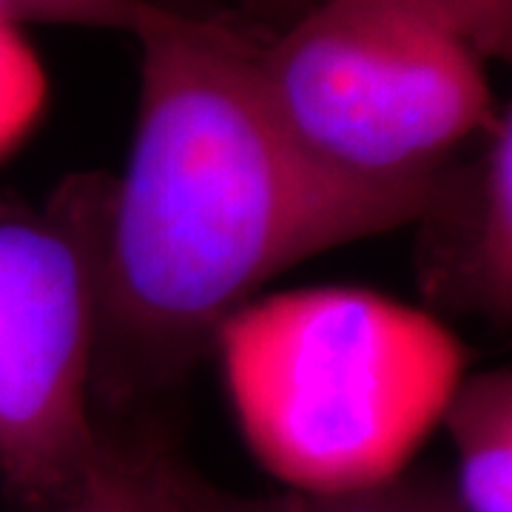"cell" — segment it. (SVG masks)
I'll return each mask as SVG.
<instances>
[{"label": "cell", "instance_id": "cell-3", "mask_svg": "<svg viewBox=\"0 0 512 512\" xmlns=\"http://www.w3.org/2000/svg\"><path fill=\"white\" fill-rule=\"evenodd\" d=\"M254 63L285 126L373 183L430 180L498 111L487 60L433 0H316Z\"/></svg>", "mask_w": 512, "mask_h": 512}, {"label": "cell", "instance_id": "cell-8", "mask_svg": "<svg viewBox=\"0 0 512 512\" xmlns=\"http://www.w3.org/2000/svg\"><path fill=\"white\" fill-rule=\"evenodd\" d=\"M171 467L174 456L163 447L109 433L80 490L46 512H177Z\"/></svg>", "mask_w": 512, "mask_h": 512}, {"label": "cell", "instance_id": "cell-5", "mask_svg": "<svg viewBox=\"0 0 512 512\" xmlns=\"http://www.w3.org/2000/svg\"><path fill=\"white\" fill-rule=\"evenodd\" d=\"M416 282L427 305L512 322V117H495L441 165L416 220Z\"/></svg>", "mask_w": 512, "mask_h": 512}, {"label": "cell", "instance_id": "cell-12", "mask_svg": "<svg viewBox=\"0 0 512 512\" xmlns=\"http://www.w3.org/2000/svg\"><path fill=\"white\" fill-rule=\"evenodd\" d=\"M248 9H254L265 18H276L291 23L293 18H299L308 6H313L316 0H242Z\"/></svg>", "mask_w": 512, "mask_h": 512}, {"label": "cell", "instance_id": "cell-4", "mask_svg": "<svg viewBox=\"0 0 512 512\" xmlns=\"http://www.w3.org/2000/svg\"><path fill=\"white\" fill-rule=\"evenodd\" d=\"M109 183L72 174L0 214V484L29 512L77 493L109 436L94 419Z\"/></svg>", "mask_w": 512, "mask_h": 512}, {"label": "cell", "instance_id": "cell-1", "mask_svg": "<svg viewBox=\"0 0 512 512\" xmlns=\"http://www.w3.org/2000/svg\"><path fill=\"white\" fill-rule=\"evenodd\" d=\"M140 40L137 120L109 183L94 399L180 379L222 322L293 265L416 220L430 180L373 183L274 109L254 43L177 15Z\"/></svg>", "mask_w": 512, "mask_h": 512}, {"label": "cell", "instance_id": "cell-6", "mask_svg": "<svg viewBox=\"0 0 512 512\" xmlns=\"http://www.w3.org/2000/svg\"><path fill=\"white\" fill-rule=\"evenodd\" d=\"M456 453L458 512H512V370L464 373L441 413Z\"/></svg>", "mask_w": 512, "mask_h": 512}, {"label": "cell", "instance_id": "cell-11", "mask_svg": "<svg viewBox=\"0 0 512 512\" xmlns=\"http://www.w3.org/2000/svg\"><path fill=\"white\" fill-rule=\"evenodd\" d=\"M473 40L484 60H510L512 0H433Z\"/></svg>", "mask_w": 512, "mask_h": 512}, {"label": "cell", "instance_id": "cell-7", "mask_svg": "<svg viewBox=\"0 0 512 512\" xmlns=\"http://www.w3.org/2000/svg\"><path fill=\"white\" fill-rule=\"evenodd\" d=\"M171 493L177 512H447L456 507L453 493L439 478L410 476L345 495H311L279 490L271 495H242L205 481L174 458Z\"/></svg>", "mask_w": 512, "mask_h": 512}, {"label": "cell", "instance_id": "cell-9", "mask_svg": "<svg viewBox=\"0 0 512 512\" xmlns=\"http://www.w3.org/2000/svg\"><path fill=\"white\" fill-rule=\"evenodd\" d=\"M180 12H171L151 0H0V20L15 26L49 23V26H80L106 29L143 37L168 26Z\"/></svg>", "mask_w": 512, "mask_h": 512}, {"label": "cell", "instance_id": "cell-2", "mask_svg": "<svg viewBox=\"0 0 512 512\" xmlns=\"http://www.w3.org/2000/svg\"><path fill=\"white\" fill-rule=\"evenodd\" d=\"M211 348L256 464L311 495L404 476L467 373L441 319L350 285L254 296Z\"/></svg>", "mask_w": 512, "mask_h": 512}, {"label": "cell", "instance_id": "cell-13", "mask_svg": "<svg viewBox=\"0 0 512 512\" xmlns=\"http://www.w3.org/2000/svg\"><path fill=\"white\" fill-rule=\"evenodd\" d=\"M447 512H458V507H453V510H447Z\"/></svg>", "mask_w": 512, "mask_h": 512}, {"label": "cell", "instance_id": "cell-10", "mask_svg": "<svg viewBox=\"0 0 512 512\" xmlns=\"http://www.w3.org/2000/svg\"><path fill=\"white\" fill-rule=\"evenodd\" d=\"M49 100V77L23 29L0 20V160L35 128Z\"/></svg>", "mask_w": 512, "mask_h": 512}]
</instances>
